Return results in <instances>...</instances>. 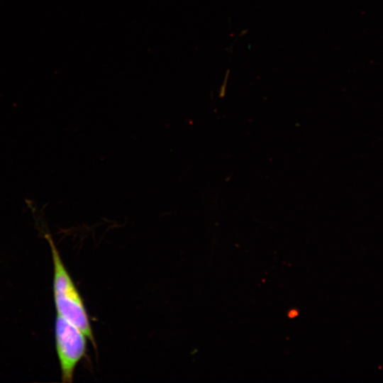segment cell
Here are the masks:
<instances>
[{
  "instance_id": "6da1fadb",
  "label": "cell",
  "mask_w": 383,
  "mask_h": 383,
  "mask_svg": "<svg viewBox=\"0 0 383 383\" xmlns=\"http://www.w3.org/2000/svg\"><path fill=\"white\" fill-rule=\"evenodd\" d=\"M50 244L52 265L53 298L57 314L77 326L96 349L89 318L82 298L61 258L52 238L46 235Z\"/></svg>"
},
{
  "instance_id": "7a4b0ae2",
  "label": "cell",
  "mask_w": 383,
  "mask_h": 383,
  "mask_svg": "<svg viewBox=\"0 0 383 383\" xmlns=\"http://www.w3.org/2000/svg\"><path fill=\"white\" fill-rule=\"evenodd\" d=\"M55 340L62 381L71 383L77 364L86 356L87 338L77 326L57 314Z\"/></svg>"
},
{
  "instance_id": "3957f363",
  "label": "cell",
  "mask_w": 383,
  "mask_h": 383,
  "mask_svg": "<svg viewBox=\"0 0 383 383\" xmlns=\"http://www.w3.org/2000/svg\"><path fill=\"white\" fill-rule=\"evenodd\" d=\"M296 316V312L295 311H292L289 313V316L290 317H293V316Z\"/></svg>"
}]
</instances>
